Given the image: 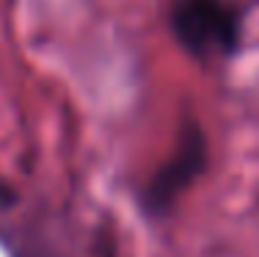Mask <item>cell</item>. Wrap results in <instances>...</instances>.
Segmentation results:
<instances>
[{"label": "cell", "instance_id": "obj_1", "mask_svg": "<svg viewBox=\"0 0 259 257\" xmlns=\"http://www.w3.org/2000/svg\"><path fill=\"white\" fill-rule=\"evenodd\" d=\"M168 25L193 58L226 61L243 47L248 17L237 0H171Z\"/></svg>", "mask_w": 259, "mask_h": 257}]
</instances>
